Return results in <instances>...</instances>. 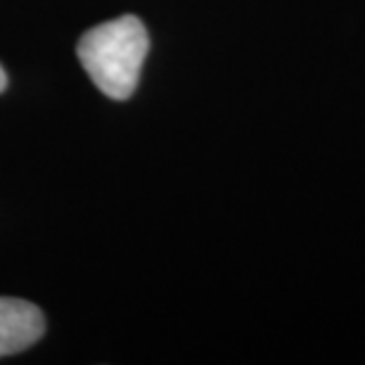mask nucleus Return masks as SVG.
Segmentation results:
<instances>
[{"label": "nucleus", "mask_w": 365, "mask_h": 365, "mask_svg": "<svg viewBox=\"0 0 365 365\" xmlns=\"http://www.w3.org/2000/svg\"><path fill=\"white\" fill-rule=\"evenodd\" d=\"M150 50L148 29L135 14L93 26L78 41V60L91 81L112 100H128L135 93L143 62Z\"/></svg>", "instance_id": "obj_1"}, {"label": "nucleus", "mask_w": 365, "mask_h": 365, "mask_svg": "<svg viewBox=\"0 0 365 365\" xmlns=\"http://www.w3.org/2000/svg\"><path fill=\"white\" fill-rule=\"evenodd\" d=\"M46 332V318L26 299L0 297V359L34 346Z\"/></svg>", "instance_id": "obj_2"}, {"label": "nucleus", "mask_w": 365, "mask_h": 365, "mask_svg": "<svg viewBox=\"0 0 365 365\" xmlns=\"http://www.w3.org/2000/svg\"><path fill=\"white\" fill-rule=\"evenodd\" d=\"M5 86H7V76H5V71H3V67H0V93L5 91Z\"/></svg>", "instance_id": "obj_3"}]
</instances>
